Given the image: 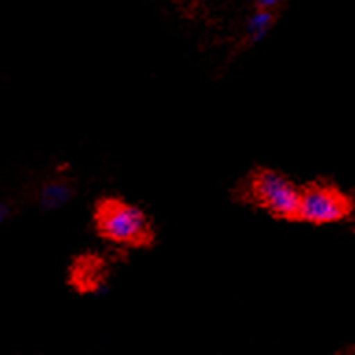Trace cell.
Masks as SVG:
<instances>
[{
    "instance_id": "cell-5",
    "label": "cell",
    "mask_w": 355,
    "mask_h": 355,
    "mask_svg": "<svg viewBox=\"0 0 355 355\" xmlns=\"http://www.w3.org/2000/svg\"><path fill=\"white\" fill-rule=\"evenodd\" d=\"M272 28V13L268 10L257 11L255 15L250 17L248 24H246V32H248L252 41H261L265 37L268 30Z\"/></svg>"
},
{
    "instance_id": "cell-7",
    "label": "cell",
    "mask_w": 355,
    "mask_h": 355,
    "mask_svg": "<svg viewBox=\"0 0 355 355\" xmlns=\"http://www.w3.org/2000/svg\"><path fill=\"white\" fill-rule=\"evenodd\" d=\"M6 218V207L2 204H0V222L4 220Z\"/></svg>"
},
{
    "instance_id": "cell-4",
    "label": "cell",
    "mask_w": 355,
    "mask_h": 355,
    "mask_svg": "<svg viewBox=\"0 0 355 355\" xmlns=\"http://www.w3.org/2000/svg\"><path fill=\"white\" fill-rule=\"evenodd\" d=\"M72 198V187L65 182L46 183L39 193V205L43 209H58Z\"/></svg>"
},
{
    "instance_id": "cell-1",
    "label": "cell",
    "mask_w": 355,
    "mask_h": 355,
    "mask_svg": "<svg viewBox=\"0 0 355 355\" xmlns=\"http://www.w3.org/2000/svg\"><path fill=\"white\" fill-rule=\"evenodd\" d=\"M96 226L100 235L115 244L133 246L150 239V222L137 205L107 200L96 211Z\"/></svg>"
},
{
    "instance_id": "cell-3",
    "label": "cell",
    "mask_w": 355,
    "mask_h": 355,
    "mask_svg": "<svg viewBox=\"0 0 355 355\" xmlns=\"http://www.w3.org/2000/svg\"><path fill=\"white\" fill-rule=\"evenodd\" d=\"M349 211L344 196L327 187H309L300 193L296 218L311 224H331L346 216Z\"/></svg>"
},
{
    "instance_id": "cell-6",
    "label": "cell",
    "mask_w": 355,
    "mask_h": 355,
    "mask_svg": "<svg viewBox=\"0 0 355 355\" xmlns=\"http://www.w3.org/2000/svg\"><path fill=\"white\" fill-rule=\"evenodd\" d=\"M279 2H283V0H257V4H259L261 10H270V8L277 6Z\"/></svg>"
},
{
    "instance_id": "cell-2",
    "label": "cell",
    "mask_w": 355,
    "mask_h": 355,
    "mask_svg": "<svg viewBox=\"0 0 355 355\" xmlns=\"http://www.w3.org/2000/svg\"><path fill=\"white\" fill-rule=\"evenodd\" d=\"M252 194L261 207L279 218H296L300 191L274 171H261L252 180Z\"/></svg>"
}]
</instances>
